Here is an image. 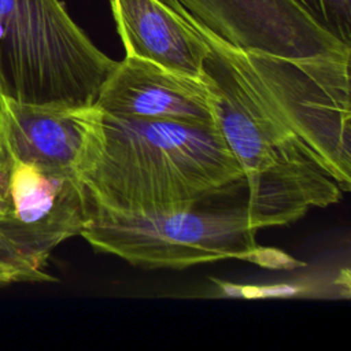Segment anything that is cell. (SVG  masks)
Instances as JSON below:
<instances>
[{"label":"cell","instance_id":"9c48e42d","mask_svg":"<svg viewBox=\"0 0 351 351\" xmlns=\"http://www.w3.org/2000/svg\"><path fill=\"white\" fill-rule=\"evenodd\" d=\"M95 107L122 117L217 125L203 75H185L133 56L117 63Z\"/></svg>","mask_w":351,"mask_h":351},{"label":"cell","instance_id":"6da1fadb","mask_svg":"<svg viewBox=\"0 0 351 351\" xmlns=\"http://www.w3.org/2000/svg\"><path fill=\"white\" fill-rule=\"evenodd\" d=\"M78 176L93 203L118 211L211 200L244 184L217 125L107 112Z\"/></svg>","mask_w":351,"mask_h":351},{"label":"cell","instance_id":"3957f363","mask_svg":"<svg viewBox=\"0 0 351 351\" xmlns=\"http://www.w3.org/2000/svg\"><path fill=\"white\" fill-rule=\"evenodd\" d=\"M118 62L104 55L60 0H0V96L90 107Z\"/></svg>","mask_w":351,"mask_h":351},{"label":"cell","instance_id":"7c38bea8","mask_svg":"<svg viewBox=\"0 0 351 351\" xmlns=\"http://www.w3.org/2000/svg\"><path fill=\"white\" fill-rule=\"evenodd\" d=\"M321 29L351 47V0H291Z\"/></svg>","mask_w":351,"mask_h":351},{"label":"cell","instance_id":"277c9868","mask_svg":"<svg viewBox=\"0 0 351 351\" xmlns=\"http://www.w3.org/2000/svg\"><path fill=\"white\" fill-rule=\"evenodd\" d=\"M208 200L140 211L110 210L92 202L81 236L97 252L143 269H174L222 259L266 265L245 204L207 207Z\"/></svg>","mask_w":351,"mask_h":351},{"label":"cell","instance_id":"8fae6325","mask_svg":"<svg viewBox=\"0 0 351 351\" xmlns=\"http://www.w3.org/2000/svg\"><path fill=\"white\" fill-rule=\"evenodd\" d=\"M44 256L22 225L12 215L8 203L0 204V287L15 282L56 281L45 271Z\"/></svg>","mask_w":351,"mask_h":351},{"label":"cell","instance_id":"ba28073f","mask_svg":"<svg viewBox=\"0 0 351 351\" xmlns=\"http://www.w3.org/2000/svg\"><path fill=\"white\" fill-rule=\"evenodd\" d=\"M97 107L37 106L0 96V163L18 160L80 171L95 147Z\"/></svg>","mask_w":351,"mask_h":351},{"label":"cell","instance_id":"8992f818","mask_svg":"<svg viewBox=\"0 0 351 351\" xmlns=\"http://www.w3.org/2000/svg\"><path fill=\"white\" fill-rule=\"evenodd\" d=\"M228 45L281 58L351 56L291 0H174Z\"/></svg>","mask_w":351,"mask_h":351},{"label":"cell","instance_id":"30bf717a","mask_svg":"<svg viewBox=\"0 0 351 351\" xmlns=\"http://www.w3.org/2000/svg\"><path fill=\"white\" fill-rule=\"evenodd\" d=\"M126 56L191 77L203 75L210 48L199 32L165 0H110Z\"/></svg>","mask_w":351,"mask_h":351},{"label":"cell","instance_id":"52a82bcc","mask_svg":"<svg viewBox=\"0 0 351 351\" xmlns=\"http://www.w3.org/2000/svg\"><path fill=\"white\" fill-rule=\"evenodd\" d=\"M0 191L38 251L49 258L86 228L92 199L77 171L18 160L0 163Z\"/></svg>","mask_w":351,"mask_h":351},{"label":"cell","instance_id":"7a4b0ae2","mask_svg":"<svg viewBox=\"0 0 351 351\" xmlns=\"http://www.w3.org/2000/svg\"><path fill=\"white\" fill-rule=\"evenodd\" d=\"M173 5L204 38L210 52L203 77L213 96L215 123L244 174L245 211L256 230L288 225L311 207L341 200L343 191L298 136L259 99L214 37L178 3Z\"/></svg>","mask_w":351,"mask_h":351},{"label":"cell","instance_id":"5b68a950","mask_svg":"<svg viewBox=\"0 0 351 351\" xmlns=\"http://www.w3.org/2000/svg\"><path fill=\"white\" fill-rule=\"evenodd\" d=\"M211 36L259 99L311 151L341 191L348 192L351 56L281 58L241 51Z\"/></svg>","mask_w":351,"mask_h":351}]
</instances>
